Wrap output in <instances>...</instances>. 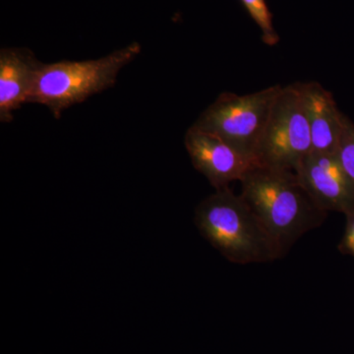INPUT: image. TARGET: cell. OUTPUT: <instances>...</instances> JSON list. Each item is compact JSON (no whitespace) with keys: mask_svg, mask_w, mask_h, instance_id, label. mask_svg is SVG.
<instances>
[{"mask_svg":"<svg viewBox=\"0 0 354 354\" xmlns=\"http://www.w3.org/2000/svg\"><path fill=\"white\" fill-rule=\"evenodd\" d=\"M241 196L283 255L305 234L320 227L327 212L313 201L295 174L256 165L241 181Z\"/></svg>","mask_w":354,"mask_h":354,"instance_id":"cell-1","label":"cell"},{"mask_svg":"<svg viewBox=\"0 0 354 354\" xmlns=\"http://www.w3.org/2000/svg\"><path fill=\"white\" fill-rule=\"evenodd\" d=\"M195 223L203 236L235 264L271 262L283 256L244 198L228 187L200 203Z\"/></svg>","mask_w":354,"mask_h":354,"instance_id":"cell-2","label":"cell"},{"mask_svg":"<svg viewBox=\"0 0 354 354\" xmlns=\"http://www.w3.org/2000/svg\"><path fill=\"white\" fill-rule=\"evenodd\" d=\"M141 50V44L135 41L97 59L44 64L29 102L46 106L60 118L65 109L113 87L120 70Z\"/></svg>","mask_w":354,"mask_h":354,"instance_id":"cell-3","label":"cell"},{"mask_svg":"<svg viewBox=\"0 0 354 354\" xmlns=\"http://www.w3.org/2000/svg\"><path fill=\"white\" fill-rule=\"evenodd\" d=\"M281 88L274 85L247 95L223 93L193 127L215 135L256 162V151Z\"/></svg>","mask_w":354,"mask_h":354,"instance_id":"cell-4","label":"cell"},{"mask_svg":"<svg viewBox=\"0 0 354 354\" xmlns=\"http://www.w3.org/2000/svg\"><path fill=\"white\" fill-rule=\"evenodd\" d=\"M312 153L311 134L297 83L281 88L256 151L262 167L295 171Z\"/></svg>","mask_w":354,"mask_h":354,"instance_id":"cell-5","label":"cell"},{"mask_svg":"<svg viewBox=\"0 0 354 354\" xmlns=\"http://www.w3.org/2000/svg\"><path fill=\"white\" fill-rule=\"evenodd\" d=\"M193 167L208 179L216 190L241 181L257 162L215 135L191 127L184 138Z\"/></svg>","mask_w":354,"mask_h":354,"instance_id":"cell-6","label":"cell"},{"mask_svg":"<svg viewBox=\"0 0 354 354\" xmlns=\"http://www.w3.org/2000/svg\"><path fill=\"white\" fill-rule=\"evenodd\" d=\"M300 183L325 212H354V187L335 153L312 152L295 171Z\"/></svg>","mask_w":354,"mask_h":354,"instance_id":"cell-7","label":"cell"},{"mask_svg":"<svg viewBox=\"0 0 354 354\" xmlns=\"http://www.w3.org/2000/svg\"><path fill=\"white\" fill-rule=\"evenodd\" d=\"M43 65L29 48H1L0 121L2 123L11 122L14 113L29 102Z\"/></svg>","mask_w":354,"mask_h":354,"instance_id":"cell-8","label":"cell"},{"mask_svg":"<svg viewBox=\"0 0 354 354\" xmlns=\"http://www.w3.org/2000/svg\"><path fill=\"white\" fill-rule=\"evenodd\" d=\"M297 85L311 134L312 152L335 153L346 115L337 108L332 93L320 83L309 81Z\"/></svg>","mask_w":354,"mask_h":354,"instance_id":"cell-9","label":"cell"},{"mask_svg":"<svg viewBox=\"0 0 354 354\" xmlns=\"http://www.w3.org/2000/svg\"><path fill=\"white\" fill-rule=\"evenodd\" d=\"M261 31L263 43L269 46L279 44V36L274 29V17L266 0H239Z\"/></svg>","mask_w":354,"mask_h":354,"instance_id":"cell-10","label":"cell"},{"mask_svg":"<svg viewBox=\"0 0 354 354\" xmlns=\"http://www.w3.org/2000/svg\"><path fill=\"white\" fill-rule=\"evenodd\" d=\"M335 156L354 187V123L346 115Z\"/></svg>","mask_w":354,"mask_h":354,"instance_id":"cell-11","label":"cell"},{"mask_svg":"<svg viewBox=\"0 0 354 354\" xmlns=\"http://www.w3.org/2000/svg\"><path fill=\"white\" fill-rule=\"evenodd\" d=\"M346 216V230H344V236L339 242V250L344 255L354 257V212Z\"/></svg>","mask_w":354,"mask_h":354,"instance_id":"cell-12","label":"cell"}]
</instances>
